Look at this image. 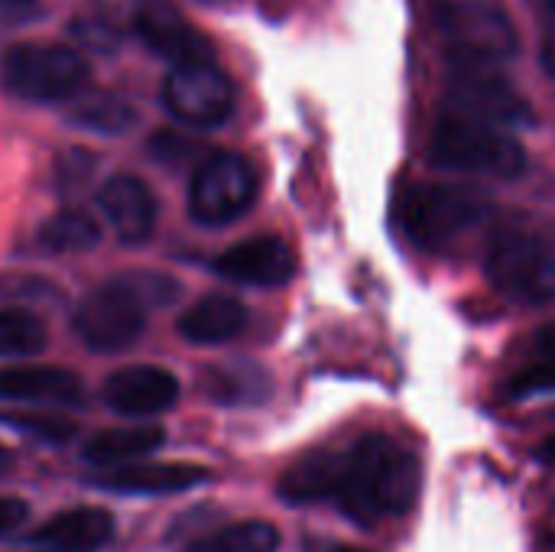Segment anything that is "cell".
<instances>
[{
	"instance_id": "cell-1",
	"label": "cell",
	"mask_w": 555,
	"mask_h": 552,
	"mask_svg": "<svg viewBox=\"0 0 555 552\" xmlns=\"http://www.w3.org/2000/svg\"><path fill=\"white\" fill-rule=\"evenodd\" d=\"M423 491L420 455L384 436L367 433L345 449L309 452L280 478L289 504H332L358 524H380L410 514Z\"/></svg>"
},
{
	"instance_id": "cell-2",
	"label": "cell",
	"mask_w": 555,
	"mask_h": 552,
	"mask_svg": "<svg viewBox=\"0 0 555 552\" xmlns=\"http://www.w3.org/2000/svg\"><path fill=\"white\" fill-rule=\"evenodd\" d=\"M176 293L179 283L163 273H120L78 303L72 329L88 351H127L143 335L146 312L153 306H166L169 299H176Z\"/></svg>"
},
{
	"instance_id": "cell-3",
	"label": "cell",
	"mask_w": 555,
	"mask_h": 552,
	"mask_svg": "<svg viewBox=\"0 0 555 552\" xmlns=\"http://www.w3.org/2000/svg\"><path fill=\"white\" fill-rule=\"evenodd\" d=\"M429 159L446 172L514 179L527 169V150L511 127L446 111L429 137Z\"/></svg>"
},
{
	"instance_id": "cell-4",
	"label": "cell",
	"mask_w": 555,
	"mask_h": 552,
	"mask_svg": "<svg viewBox=\"0 0 555 552\" xmlns=\"http://www.w3.org/2000/svg\"><path fill=\"white\" fill-rule=\"evenodd\" d=\"M491 221V202L472 185L433 182L416 185L403 198V228L406 234L436 254H452L472 241Z\"/></svg>"
},
{
	"instance_id": "cell-5",
	"label": "cell",
	"mask_w": 555,
	"mask_h": 552,
	"mask_svg": "<svg viewBox=\"0 0 555 552\" xmlns=\"http://www.w3.org/2000/svg\"><path fill=\"white\" fill-rule=\"evenodd\" d=\"M91 65L85 52L62 42H20L0 55V85L29 104H65L85 94Z\"/></svg>"
},
{
	"instance_id": "cell-6",
	"label": "cell",
	"mask_w": 555,
	"mask_h": 552,
	"mask_svg": "<svg viewBox=\"0 0 555 552\" xmlns=\"http://www.w3.org/2000/svg\"><path fill=\"white\" fill-rule=\"evenodd\" d=\"M257 198V169L247 156L218 150L205 156L189 182V215L205 228L237 221Z\"/></svg>"
},
{
	"instance_id": "cell-7",
	"label": "cell",
	"mask_w": 555,
	"mask_h": 552,
	"mask_svg": "<svg viewBox=\"0 0 555 552\" xmlns=\"http://www.w3.org/2000/svg\"><path fill=\"white\" fill-rule=\"evenodd\" d=\"M485 270L491 286L520 306H546L555 299V257L537 238H498L488 251Z\"/></svg>"
},
{
	"instance_id": "cell-8",
	"label": "cell",
	"mask_w": 555,
	"mask_h": 552,
	"mask_svg": "<svg viewBox=\"0 0 555 552\" xmlns=\"http://www.w3.org/2000/svg\"><path fill=\"white\" fill-rule=\"evenodd\" d=\"M163 107L185 127H221L234 114V81L215 62L169 68L163 78Z\"/></svg>"
},
{
	"instance_id": "cell-9",
	"label": "cell",
	"mask_w": 555,
	"mask_h": 552,
	"mask_svg": "<svg viewBox=\"0 0 555 552\" xmlns=\"http://www.w3.org/2000/svg\"><path fill=\"white\" fill-rule=\"evenodd\" d=\"M439 26L455 65H498L517 49L511 20L494 7H446Z\"/></svg>"
},
{
	"instance_id": "cell-10",
	"label": "cell",
	"mask_w": 555,
	"mask_h": 552,
	"mask_svg": "<svg viewBox=\"0 0 555 552\" xmlns=\"http://www.w3.org/2000/svg\"><path fill=\"white\" fill-rule=\"evenodd\" d=\"M133 33L140 42L166 59L172 68L195 65V62H215V42L208 33H202L182 10H176L166 0H146L133 13Z\"/></svg>"
},
{
	"instance_id": "cell-11",
	"label": "cell",
	"mask_w": 555,
	"mask_h": 552,
	"mask_svg": "<svg viewBox=\"0 0 555 552\" xmlns=\"http://www.w3.org/2000/svg\"><path fill=\"white\" fill-rule=\"evenodd\" d=\"M449 111L511 127L527 117L524 98L498 75L494 65H452Z\"/></svg>"
},
{
	"instance_id": "cell-12",
	"label": "cell",
	"mask_w": 555,
	"mask_h": 552,
	"mask_svg": "<svg viewBox=\"0 0 555 552\" xmlns=\"http://www.w3.org/2000/svg\"><path fill=\"white\" fill-rule=\"evenodd\" d=\"M104 403L127 420H156L163 413H169L179 397L182 387L176 381L172 371L156 368V364H133V368H120L114 371L104 387H101Z\"/></svg>"
},
{
	"instance_id": "cell-13",
	"label": "cell",
	"mask_w": 555,
	"mask_h": 552,
	"mask_svg": "<svg viewBox=\"0 0 555 552\" xmlns=\"http://www.w3.org/2000/svg\"><path fill=\"white\" fill-rule=\"evenodd\" d=\"M215 273L241 286H286L296 277V254L283 238L263 234L241 241L215 257Z\"/></svg>"
},
{
	"instance_id": "cell-14",
	"label": "cell",
	"mask_w": 555,
	"mask_h": 552,
	"mask_svg": "<svg viewBox=\"0 0 555 552\" xmlns=\"http://www.w3.org/2000/svg\"><path fill=\"white\" fill-rule=\"evenodd\" d=\"M98 208L124 244H143L156 228V195L140 176H111L98 189Z\"/></svg>"
},
{
	"instance_id": "cell-15",
	"label": "cell",
	"mask_w": 555,
	"mask_h": 552,
	"mask_svg": "<svg viewBox=\"0 0 555 552\" xmlns=\"http://www.w3.org/2000/svg\"><path fill=\"white\" fill-rule=\"evenodd\" d=\"M208 482V468L202 465H182V462H137L114 472H104L94 478L98 488L120 491V495H182Z\"/></svg>"
},
{
	"instance_id": "cell-16",
	"label": "cell",
	"mask_w": 555,
	"mask_h": 552,
	"mask_svg": "<svg viewBox=\"0 0 555 552\" xmlns=\"http://www.w3.org/2000/svg\"><path fill=\"white\" fill-rule=\"evenodd\" d=\"M0 400L7 403H39V407H72L81 403V381L65 368L49 364H16L0 368Z\"/></svg>"
},
{
	"instance_id": "cell-17",
	"label": "cell",
	"mask_w": 555,
	"mask_h": 552,
	"mask_svg": "<svg viewBox=\"0 0 555 552\" xmlns=\"http://www.w3.org/2000/svg\"><path fill=\"white\" fill-rule=\"evenodd\" d=\"M114 537V514L104 508H72L29 534V543L49 552H94Z\"/></svg>"
},
{
	"instance_id": "cell-18",
	"label": "cell",
	"mask_w": 555,
	"mask_h": 552,
	"mask_svg": "<svg viewBox=\"0 0 555 552\" xmlns=\"http://www.w3.org/2000/svg\"><path fill=\"white\" fill-rule=\"evenodd\" d=\"M166 442V429L153 423H137V426H117V429H101L85 439L81 455L88 465L98 468H124L146 462L153 452H159Z\"/></svg>"
},
{
	"instance_id": "cell-19",
	"label": "cell",
	"mask_w": 555,
	"mask_h": 552,
	"mask_svg": "<svg viewBox=\"0 0 555 552\" xmlns=\"http://www.w3.org/2000/svg\"><path fill=\"white\" fill-rule=\"evenodd\" d=\"M247 329V306L237 296L211 293L192 303L179 319V335L189 345H224Z\"/></svg>"
},
{
	"instance_id": "cell-20",
	"label": "cell",
	"mask_w": 555,
	"mask_h": 552,
	"mask_svg": "<svg viewBox=\"0 0 555 552\" xmlns=\"http://www.w3.org/2000/svg\"><path fill=\"white\" fill-rule=\"evenodd\" d=\"M101 224L85 208H62L42 221L36 241L46 254H85L101 244Z\"/></svg>"
},
{
	"instance_id": "cell-21",
	"label": "cell",
	"mask_w": 555,
	"mask_h": 552,
	"mask_svg": "<svg viewBox=\"0 0 555 552\" xmlns=\"http://www.w3.org/2000/svg\"><path fill=\"white\" fill-rule=\"evenodd\" d=\"M280 550V530L267 521H241L231 527H221L182 552H276Z\"/></svg>"
},
{
	"instance_id": "cell-22",
	"label": "cell",
	"mask_w": 555,
	"mask_h": 552,
	"mask_svg": "<svg viewBox=\"0 0 555 552\" xmlns=\"http://www.w3.org/2000/svg\"><path fill=\"white\" fill-rule=\"evenodd\" d=\"M555 390V325L540 329L530 338L527 361L520 364L514 377V394L533 397V394H553Z\"/></svg>"
},
{
	"instance_id": "cell-23",
	"label": "cell",
	"mask_w": 555,
	"mask_h": 552,
	"mask_svg": "<svg viewBox=\"0 0 555 552\" xmlns=\"http://www.w3.org/2000/svg\"><path fill=\"white\" fill-rule=\"evenodd\" d=\"M133 107L117 98V94H91V98H75V111H72V124L94 130V133H124L133 124Z\"/></svg>"
},
{
	"instance_id": "cell-24",
	"label": "cell",
	"mask_w": 555,
	"mask_h": 552,
	"mask_svg": "<svg viewBox=\"0 0 555 552\" xmlns=\"http://www.w3.org/2000/svg\"><path fill=\"white\" fill-rule=\"evenodd\" d=\"M46 325L26 309H0V358H33L46 348Z\"/></svg>"
},
{
	"instance_id": "cell-25",
	"label": "cell",
	"mask_w": 555,
	"mask_h": 552,
	"mask_svg": "<svg viewBox=\"0 0 555 552\" xmlns=\"http://www.w3.org/2000/svg\"><path fill=\"white\" fill-rule=\"evenodd\" d=\"M72 36L78 42V52L81 49H91V52H114L120 46V29L104 20V16H81L72 23Z\"/></svg>"
},
{
	"instance_id": "cell-26",
	"label": "cell",
	"mask_w": 555,
	"mask_h": 552,
	"mask_svg": "<svg viewBox=\"0 0 555 552\" xmlns=\"http://www.w3.org/2000/svg\"><path fill=\"white\" fill-rule=\"evenodd\" d=\"M0 420L7 426H16L23 433H33V436H42V439H52V442H62V439H72L75 436V426L62 416H46V413H0Z\"/></svg>"
},
{
	"instance_id": "cell-27",
	"label": "cell",
	"mask_w": 555,
	"mask_h": 552,
	"mask_svg": "<svg viewBox=\"0 0 555 552\" xmlns=\"http://www.w3.org/2000/svg\"><path fill=\"white\" fill-rule=\"evenodd\" d=\"M26 517H29V508L20 498H7V495L0 498V537L13 534Z\"/></svg>"
},
{
	"instance_id": "cell-28",
	"label": "cell",
	"mask_w": 555,
	"mask_h": 552,
	"mask_svg": "<svg viewBox=\"0 0 555 552\" xmlns=\"http://www.w3.org/2000/svg\"><path fill=\"white\" fill-rule=\"evenodd\" d=\"M543 13V26H546V46H555V0H533Z\"/></svg>"
},
{
	"instance_id": "cell-29",
	"label": "cell",
	"mask_w": 555,
	"mask_h": 552,
	"mask_svg": "<svg viewBox=\"0 0 555 552\" xmlns=\"http://www.w3.org/2000/svg\"><path fill=\"white\" fill-rule=\"evenodd\" d=\"M537 459H540L546 468H553L555 472V436H546V439L540 442V449H537Z\"/></svg>"
},
{
	"instance_id": "cell-30",
	"label": "cell",
	"mask_w": 555,
	"mask_h": 552,
	"mask_svg": "<svg viewBox=\"0 0 555 552\" xmlns=\"http://www.w3.org/2000/svg\"><path fill=\"white\" fill-rule=\"evenodd\" d=\"M309 552H374V550H361V547H348V543H312Z\"/></svg>"
},
{
	"instance_id": "cell-31",
	"label": "cell",
	"mask_w": 555,
	"mask_h": 552,
	"mask_svg": "<svg viewBox=\"0 0 555 552\" xmlns=\"http://www.w3.org/2000/svg\"><path fill=\"white\" fill-rule=\"evenodd\" d=\"M36 0H0V7H29Z\"/></svg>"
},
{
	"instance_id": "cell-32",
	"label": "cell",
	"mask_w": 555,
	"mask_h": 552,
	"mask_svg": "<svg viewBox=\"0 0 555 552\" xmlns=\"http://www.w3.org/2000/svg\"><path fill=\"white\" fill-rule=\"evenodd\" d=\"M0 465H7V452L0 449Z\"/></svg>"
},
{
	"instance_id": "cell-33",
	"label": "cell",
	"mask_w": 555,
	"mask_h": 552,
	"mask_svg": "<svg viewBox=\"0 0 555 552\" xmlns=\"http://www.w3.org/2000/svg\"><path fill=\"white\" fill-rule=\"evenodd\" d=\"M198 3H211V0H198Z\"/></svg>"
}]
</instances>
